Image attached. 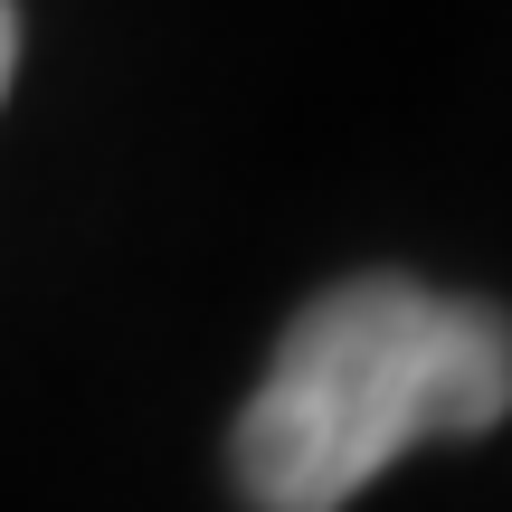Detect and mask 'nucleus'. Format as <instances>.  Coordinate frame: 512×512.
Returning <instances> with one entry per match:
<instances>
[{"label":"nucleus","mask_w":512,"mask_h":512,"mask_svg":"<svg viewBox=\"0 0 512 512\" xmlns=\"http://www.w3.org/2000/svg\"><path fill=\"white\" fill-rule=\"evenodd\" d=\"M10 67H19V19H10V0H0V95H10Z\"/></svg>","instance_id":"nucleus-2"},{"label":"nucleus","mask_w":512,"mask_h":512,"mask_svg":"<svg viewBox=\"0 0 512 512\" xmlns=\"http://www.w3.org/2000/svg\"><path fill=\"white\" fill-rule=\"evenodd\" d=\"M512 408V323L408 275H351L304 304L238 418L256 512H342L427 437H484Z\"/></svg>","instance_id":"nucleus-1"}]
</instances>
